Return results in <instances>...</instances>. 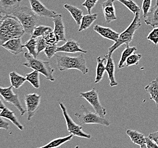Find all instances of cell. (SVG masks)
Here are the masks:
<instances>
[{"label": "cell", "instance_id": "cell-1", "mask_svg": "<svg viewBox=\"0 0 158 148\" xmlns=\"http://www.w3.org/2000/svg\"><path fill=\"white\" fill-rule=\"evenodd\" d=\"M25 33L21 23L12 15H1L0 43L1 46L9 40L21 38Z\"/></svg>", "mask_w": 158, "mask_h": 148}, {"label": "cell", "instance_id": "cell-2", "mask_svg": "<svg viewBox=\"0 0 158 148\" xmlns=\"http://www.w3.org/2000/svg\"><path fill=\"white\" fill-rule=\"evenodd\" d=\"M55 57L58 70L61 72L67 70L76 69L83 73L84 75H85L89 71L84 55L82 54L77 57L56 55Z\"/></svg>", "mask_w": 158, "mask_h": 148}, {"label": "cell", "instance_id": "cell-3", "mask_svg": "<svg viewBox=\"0 0 158 148\" xmlns=\"http://www.w3.org/2000/svg\"><path fill=\"white\" fill-rule=\"evenodd\" d=\"M21 23L26 34H31L38 21V15L26 6H19L11 15Z\"/></svg>", "mask_w": 158, "mask_h": 148}, {"label": "cell", "instance_id": "cell-4", "mask_svg": "<svg viewBox=\"0 0 158 148\" xmlns=\"http://www.w3.org/2000/svg\"><path fill=\"white\" fill-rule=\"evenodd\" d=\"M140 11L137 12L135 15L133 21L128 26V27L119 34L117 41L108 49V54H113V53L118 48L121 47L123 44H126V46H129V44L132 41L135 32L141 26Z\"/></svg>", "mask_w": 158, "mask_h": 148}, {"label": "cell", "instance_id": "cell-5", "mask_svg": "<svg viewBox=\"0 0 158 148\" xmlns=\"http://www.w3.org/2000/svg\"><path fill=\"white\" fill-rule=\"evenodd\" d=\"M24 57L26 61L23 63V66L38 71L45 76L46 79L52 82H55V79L53 75L55 69L51 67L50 62L43 61L38 58H35L29 52L25 53Z\"/></svg>", "mask_w": 158, "mask_h": 148}, {"label": "cell", "instance_id": "cell-6", "mask_svg": "<svg viewBox=\"0 0 158 148\" xmlns=\"http://www.w3.org/2000/svg\"><path fill=\"white\" fill-rule=\"evenodd\" d=\"M75 116L79 120L81 125L83 124H98L105 126H109L110 124L108 120L102 117L97 113L88 111L84 105H81L80 111L76 112Z\"/></svg>", "mask_w": 158, "mask_h": 148}, {"label": "cell", "instance_id": "cell-7", "mask_svg": "<svg viewBox=\"0 0 158 148\" xmlns=\"http://www.w3.org/2000/svg\"><path fill=\"white\" fill-rule=\"evenodd\" d=\"M60 107L61 108L63 115L64 117L65 123L67 128V131L70 134H72L74 136L85 138L86 139H90L91 136L89 134L84 132L82 129V126L81 125H79L72 120L71 116H69L67 112V108L65 106L64 104L60 102L59 103Z\"/></svg>", "mask_w": 158, "mask_h": 148}, {"label": "cell", "instance_id": "cell-8", "mask_svg": "<svg viewBox=\"0 0 158 148\" xmlns=\"http://www.w3.org/2000/svg\"><path fill=\"white\" fill-rule=\"evenodd\" d=\"M80 97L85 99L94 108L96 113L102 117H105L106 114V109L101 104L98 92L95 88L91 90L80 94Z\"/></svg>", "mask_w": 158, "mask_h": 148}, {"label": "cell", "instance_id": "cell-9", "mask_svg": "<svg viewBox=\"0 0 158 148\" xmlns=\"http://www.w3.org/2000/svg\"><path fill=\"white\" fill-rule=\"evenodd\" d=\"M13 87L11 86L10 87L0 88V94L1 97L4 99V101L13 105L16 108L18 109L21 115L23 116L27 111L23 108L19 98L17 94H15L13 91Z\"/></svg>", "mask_w": 158, "mask_h": 148}, {"label": "cell", "instance_id": "cell-10", "mask_svg": "<svg viewBox=\"0 0 158 148\" xmlns=\"http://www.w3.org/2000/svg\"><path fill=\"white\" fill-rule=\"evenodd\" d=\"M40 95L36 93L25 95V102L27 112V121L31 120L39 108L40 104Z\"/></svg>", "mask_w": 158, "mask_h": 148}, {"label": "cell", "instance_id": "cell-11", "mask_svg": "<svg viewBox=\"0 0 158 148\" xmlns=\"http://www.w3.org/2000/svg\"><path fill=\"white\" fill-rule=\"evenodd\" d=\"M31 9L38 16L53 18L58 15L55 11L50 10L40 0H29Z\"/></svg>", "mask_w": 158, "mask_h": 148}, {"label": "cell", "instance_id": "cell-12", "mask_svg": "<svg viewBox=\"0 0 158 148\" xmlns=\"http://www.w3.org/2000/svg\"><path fill=\"white\" fill-rule=\"evenodd\" d=\"M54 22V32L56 36L57 42L67 41L65 37V31L64 22L63 21L62 15L60 14H58L52 19Z\"/></svg>", "mask_w": 158, "mask_h": 148}, {"label": "cell", "instance_id": "cell-13", "mask_svg": "<svg viewBox=\"0 0 158 148\" xmlns=\"http://www.w3.org/2000/svg\"><path fill=\"white\" fill-rule=\"evenodd\" d=\"M57 53H81L83 54H86L87 51L82 49L80 47L79 43L73 40H67L66 42L61 46L57 48Z\"/></svg>", "mask_w": 158, "mask_h": 148}, {"label": "cell", "instance_id": "cell-14", "mask_svg": "<svg viewBox=\"0 0 158 148\" xmlns=\"http://www.w3.org/2000/svg\"><path fill=\"white\" fill-rule=\"evenodd\" d=\"M115 0H106L102 4V8L104 15L105 20L107 23L115 21L117 18L115 15L114 2Z\"/></svg>", "mask_w": 158, "mask_h": 148}, {"label": "cell", "instance_id": "cell-15", "mask_svg": "<svg viewBox=\"0 0 158 148\" xmlns=\"http://www.w3.org/2000/svg\"><path fill=\"white\" fill-rule=\"evenodd\" d=\"M106 59V63L105 65L106 72L108 74V78L110 82V87H115L118 86V83L115 80V67L114 61L112 58V55L106 54L104 56Z\"/></svg>", "mask_w": 158, "mask_h": 148}, {"label": "cell", "instance_id": "cell-16", "mask_svg": "<svg viewBox=\"0 0 158 148\" xmlns=\"http://www.w3.org/2000/svg\"><path fill=\"white\" fill-rule=\"evenodd\" d=\"M94 30L102 38L114 42V43L117 41L119 36L118 33L108 27L96 25L94 26Z\"/></svg>", "mask_w": 158, "mask_h": 148}, {"label": "cell", "instance_id": "cell-17", "mask_svg": "<svg viewBox=\"0 0 158 148\" xmlns=\"http://www.w3.org/2000/svg\"><path fill=\"white\" fill-rule=\"evenodd\" d=\"M1 47L10 52L11 54L17 55L23 51V45L22 44L21 38H14L7 40L1 45Z\"/></svg>", "mask_w": 158, "mask_h": 148}, {"label": "cell", "instance_id": "cell-18", "mask_svg": "<svg viewBox=\"0 0 158 148\" xmlns=\"http://www.w3.org/2000/svg\"><path fill=\"white\" fill-rule=\"evenodd\" d=\"M22 0H0L1 15H11L20 6Z\"/></svg>", "mask_w": 158, "mask_h": 148}, {"label": "cell", "instance_id": "cell-19", "mask_svg": "<svg viewBox=\"0 0 158 148\" xmlns=\"http://www.w3.org/2000/svg\"><path fill=\"white\" fill-rule=\"evenodd\" d=\"M0 117L9 120L11 122L13 123L15 126H17V128H18L19 130H24V126L19 122L18 118L15 115V112L11 111L10 109L7 108L6 107H5L4 108L1 109Z\"/></svg>", "mask_w": 158, "mask_h": 148}, {"label": "cell", "instance_id": "cell-20", "mask_svg": "<svg viewBox=\"0 0 158 148\" xmlns=\"http://www.w3.org/2000/svg\"><path fill=\"white\" fill-rule=\"evenodd\" d=\"M64 7L71 14L73 19L75 21L77 26L80 27L83 18V11L75 6L69 4H65Z\"/></svg>", "mask_w": 158, "mask_h": 148}, {"label": "cell", "instance_id": "cell-21", "mask_svg": "<svg viewBox=\"0 0 158 148\" xmlns=\"http://www.w3.org/2000/svg\"><path fill=\"white\" fill-rule=\"evenodd\" d=\"M144 90L149 94L150 99L154 101L158 108V78L144 87Z\"/></svg>", "mask_w": 158, "mask_h": 148}, {"label": "cell", "instance_id": "cell-22", "mask_svg": "<svg viewBox=\"0 0 158 148\" xmlns=\"http://www.w3.org/2000/svg\"><path fill=\"white\" fill-rule=\"evenodd\" d=\"M144 23L154 27L158 26V5L151 7L148 15L144 20Z\"/></svg>", "mask_w": 158, "mask_h": 148}, {"label": "cell", "instance_id": "cell-23", "mask_svg": "<svg viewBox=\"0 0 158 148\" xmlns=\"http://www.w3.org/2000/svg\"><path fill=\"white\" fill-rule=\"evenodd\" d=\"M74 136L70 134L69 136L65 137H58L56 138H55L54 140H51L49 142L48 144L44 145L42 147H40L38 148H57L61 146L62 145L64 144L65 143L69 142L71 140L72 137Z\"/></svg>", "mask_w": 158, "mask_h": 148}, {"label": "cell", "instance_id": "cell-24", "mask_svg": "<svg viewBox=\"0 0 158 148\" xmlns=\"http://www.w3.org/2000/svg\"><path fill=\"white\" fill-rule=\"evenodd\" d=\"M126 134L134 144L141 146L146 144V137L137 130L128 129L126 130Z\"/></svg>", "mask_w": 158, "mask_h": 148}, {"label": "cell", "instance_id": "cell-25", "mask_svg": "<svg viewBox=\"0 0 158 148\" xmlns=\"http://www.w3.org/2000/svg\"><path fill=\"white\" fill-rule=\"evenodd\" d=\"M98 14H88L83 16L81 25L79 27V32H83L86 29H89L91 25L94 23V22L97 19Z\"/></svg>", "mask_w": 158, "mask_h": 148}, {"label": "cell", "instance_id": "cell-26", "mask_svg": "<svg viewBox=\"0 0 158 148\" xmlns=\"http://www.w3.org/2000/svg\"><path fill=\"white\" fill-rule=\"evenodd\" d=\"M9 78L11 86H12L16 90L19 89L27 80L26 77L22 76L15 71L11 72L9 74Z\"/></svg>", "mask_w": 158, "mask_h": 148}, {"label": "cell", "instance_id": "cell-27", "mask_svg": "<svg viewBox=\"0 0 158 148\" xmlns=\"http://www.w3.org/2000/svg\"><path fill=\"white\" fill-rule=\"evenodd\" d=\"M106 61V58H101L98 57L97 58V66H96V74L94 80V83H98L100 82L102 79L105 71H106L104 61Z\"/></svg>", "mask_w": 158, "mask_h": 148}, {"label": "cell", "instance_id": "cell-28", "mask_svg": "<svg viewBox=\"0 0 158 148\" xmlns=\"http://www.w3.org/2000/svg\"><path fill=\"white\" fill-rule=\"evenodd\" d=\"M137 50V49L135 47H130L129 46H126L125 50L122 51L121 57L118 63L119 69H122L125 67V65L126 64L127 59L133 53Z\"/></svg>", "mask_w": 158, "mask_h": 148}, {"label": "cell", "instance_id": "cell-29", "mask_svg": "<svg viewBox=\"0 0 158 148\" xmlns=\"http://www.w3.org/2000/svg\"><path fill=\"white\" fill-rule=\"evenodd\" d=\"M40 72L35 70L32 72L26 74L25 77L27 82H29L35 88H39L40 87Z\"/></svg>", "mask_w": 158, "mask_h": 148}, {"label": "cell", "instance_id": "cell-30", "mask_svg": "<svg viewBox=\"0 0 158 148\" xmlns=\"http://www.w3.org/2000/svg\"><path fill=\"white\" fill-rule=\"evenodd\" d=\"M54 31L53 29L50 26H47L40 25L35 27L32 34H31V37L34 38H36L40 36H44L46 33H48L50 32Z\"/></svg>", "mask_w": 158, "mask_h": 148}, {"label": "cell", "instance_id": "cell-31", "mask_svg": "<svg viewBox=\"0 0 158 148\" xmlns=\"http://www.w3.org/2000/svg\"><path fill=\"white\" fill-rule=\"evenodd\" d=\"M23 47H25L30 54L35 58H38V53L36 50V38H31L27 40L23 45Z\"/></svg>", "mask_w": 158, "mask_h": 148}, {"label": "cell", "instance_id": "cell-32", "mask_svg": "<svg viewBox=\"0 0 158 148\" xmlns=\"http://www.w3.org/2000/svg\"><path fill=\"white\" fill-rule=\"evenodd\" d=\"M119 1L126 6L130 11L135 15L137 12L140 11V8L133 0H115Z\"/></svg>", "mask_w": 158, "mask_h": 148}, {"label": "cell", "instance_id": "cell-33", "mask_svg": "<svg viewBox=\"0 0 158 148\" xmlns=\"http://www.w3.org/2000/svg\"><path fill=\"white\" fill-rule=\"evenodd\" d=\"M142 58V55L138 54H133L127 59L126 61V67L131 66L138 65L139 61Z\"/></svg>", "mask_w": 158, "mask_h": 148}, {"label": "cell", "instance_id": "cell-34", "mask_svg": "<svg viewBox=\"0 0 158 148\" xmlns=\"http://www.w3.org/2000/svg\"><path fill=\"white\" fill-rule=\"evenodd\" d=\"M57 44H48L44 50V53L46 54L48 59H51L54 57L55 54L57 53Z\"/></svg>", "mask_w": 158, "mask_h": 148}, {"label": "cell", "instance_id": "cell-35", "mask_svg": "<svg viewBox=\"0 0 158 148\" xmlns=\"http://www.w3.org/2000/svg\"><path fill=\"white\" fill-rule=\"evenodd\" d=\"M47 46L48 44L47 42H46L43 36L36 38V50L38 55H39L40 52L44 50Z\"/></svg>", "mask_w": 158, "mask_h": 148}, {"label": "cell", "instance_id": "cell-36", "mask_svg": "<svg viewBox=\"0 0 158 148\" xmlns=\"http://www.w3.org/2000/svg\"><path fill=\"white\" fill-rule=\"evenodd\" d=\"M147 40L154 44L155 46H156L158 44V27H155L151 32L148 34L147 36Z\"/></svg>", "mask_w": 158, "mask_h": 148}, {"label": "cell", "instance_id": "cell-37", "mask_svg": "<svg viewBox=\"0 0 158 148\" xmlns=\"http://www.w3.org/2000/svg\"><path fill=\"white\" fill-rule=\"evenodd\" d=\"M43 36L46 42H47V44H58L56 36H55L54 31L46 33Z\"/></svg>", "mask_w": 158, "mask_h": 148}, {"label": "cell", "instance_id": "cell-38", "mask_svg": "<svg viewBox=\"0 0 158 148\" xmlns=\"http://www.w3.org/2000/svg\"><path fill=\"white\" fill-rule=\"evenodd\" d=\"M151 3L152 0H143L141 9L143 11V17L144 18H146L148 15V12L151 9Z\"/></svg>", "mask_w": 158, "mask_h": 148}, {"label": "cell", "instance_id": "cell-39", "mask_svg": "<svg viewBox=\"0 0 158 148\" xmlns=\"http://www.w3.org/2000/svg\"><path fill=\"white\" fill-rule=\"evenodd\" d=\"M98 1V0H85L81 5L86 8L88 14H91V11Z\"/></svg>", "mask_w": 158, "mask_h": 148}, {"label": "cell", "instance_id": "cell-40", "mask_svg": "<svg viewBox=\"0 0 158 148\" xmlns=\"http://www.w3.org/2000/svg\"><path fill=\"white\" fill-rule=\"evenodd\" d=\"M146 145L148 148H158V145L149 137H146Z\"/></svg>", "mask_w": 158, "mask_h": 148}, {"label": "cell", "instance_id": "cell-41", "mask_svg": "<svg viewBox=\"0 0 158 148\" xmlns=\"http://www.w3.org/2000/svg\"><path fill=\"white\" fill-rule=\"evenodd\" d=\"M9 126H10L9 124L7 123V121H5L3 119V117H1V119H0V128L7 130L9 129Z\"/></svg>", "mask_w": 158, "mask_h": 148}, {"label": "cell", "instance_id": "cell-42", "mask_svg": "<svg viewBox=\"0 0 158 148\" xmlns=\"http://www.w3.org/2000/svg\"><path fill=\"white\" fill-rule=\"evenodd\" d=\"M148 137L152 141H154L155 142H156L158 145V131L150 134Z\"/></svg>", "mask_w": 158, "mask_h": 148}, {"label": "cell", "instance_id": "cell-43", "mask_svg": "<svg viewBox=\"0 0 158 148\" xmlns=\"http://www.w3.org/2000/svg\"><path fill=\"white\" fill-rule=\"evenodd\" d=\"M5 107H5V105H4V102H3V100H2V98H1V99H0V109H2L4 108Z\"/></svg>", "mask_w": 158, "mask_h": 148}, {"label": "cell", "instance_id": "cell-44", "mask_svg": "<svg viewBox=\"0 0 158 148\" xmlns=\"http://www.w3.org/2000/svg\"><path fill=\"white\" fill-rule=\"evenodd\" d=\"M140 148H148V147H147L146 145L145 144L142 145L140 146Z\"/></svg>", "mask_w": 158, "mask_h": 148}, {"label": "cell", "instance_id": "cell-45", "mask_svg": "<svg viewBox=\"0 0 158 148\" xmlns=\"http://www.w3.org/2000/svg\"><path fill=\"white\" fill-rule=\"evenodd\" d=\"M156 5H158V0H156Z\"/></svg>", "mask_w": 158, "mask_h": 148}]
</instances>
